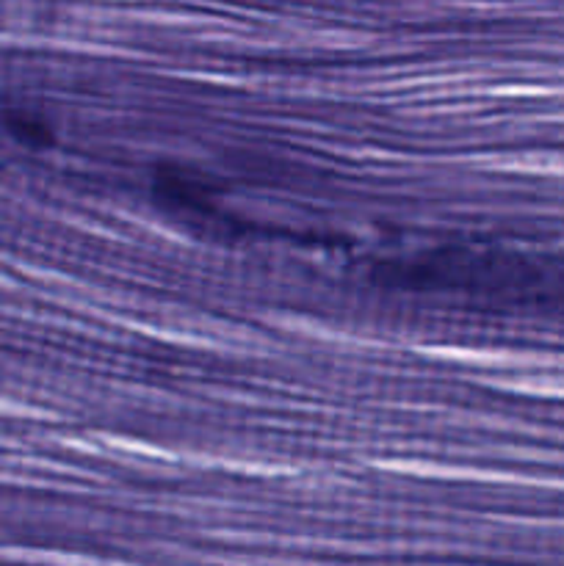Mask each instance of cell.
Returning a JSON list of instances; mask_svg holds the SVG:
<instances>
[{"label": "cell", "instance_id": "1", "mask_svg": "<svg viewBox=\"0 0 564 566\" xmlns=\"http://www.w3.org/2000/svg\"><path fill=\"white\" fill-rule=\"evenodd\" d=\"M420 354L431 359H446V363L468 365V368L487 370H531V368H558L564 357L536 352H512V348H490V346H420Z\"/></svg>", "mask_w": 564, "mask_h": 566}, {"label": "cell", "instance_id": "4", "mask_svg": "<svg viewBox=\"0 0 564 566\" xmlns=\"http://www.w3.org/2000/svg\"><path fill=\"white\" fill-rule=\"evenodd\" d=\"M97 440L103 442L105 448H114V451H125L130 457H142V459H153V462H177V453L164 451V448L153 446V442L144 440H133V437H119V434H97Z\"/></svg>", "mask_w": 564, "mask_h": 566}, {"label": "cell", "instance_id": "2", "mask_svg": "<svg viewBox=\"0 0 564 566\" xmlns=\"http://www.w3.org/2000/svg\"><path fill=\"white\" fill-rule=\"evenodd\" d=\"M487 385L506 392H520V396L556 398V401H564V376H556V374L501 376V379H487Z\"/></svg>", "mask_w": 564, "mask_h": 566}, {"label": "cell", "instance_id": "3", "mask_svg": "<svg viewBox=\"0 0 564 566\" xmlns=\"http://www.w3.org/2000/svg\"><path fill=\"white\" fill-rule=\"evenodd\" d=\"M490 164L501 171H520V175L558 177V180H564V155L556 153L509 155V158H495Z\"/></svg>", "mask_w": 564, "mask_h": 566}]
</instances>
